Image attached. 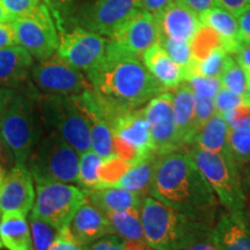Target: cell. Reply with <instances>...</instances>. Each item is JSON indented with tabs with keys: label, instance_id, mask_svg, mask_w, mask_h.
Returning <instances> with one entry per match:
<instances>
[{
	"label": "cell",
	"instance_id": "17",
	"mask_svg": "<svg viewBox=\"0 0 250 250\" xmlns=\"http://www.w3.org/2000/svg\"><path fill=\"white\" fill-rule=\"evenodd\" d=\"M112 136L138 149L144 155L154 153V144L144 108L134 109L121 115L110 125Z\"/></svg>",
	"mask_w": 250,
	"mask_h": 250
},
{
	"label": "cell",
	"instance_id": "42",
	"mask_svg": "<svg viewBox=\"0 0 250 250\" xmlns=\"http://www.w3.org/2000/svg\"><path fill=\"white\" fill-rule=\"evenodd\" d=\"M85 247L77 242L76 239L72 236L70 227H65L59 232L58 236L48 250H85Z\"/></svg>",
	"mask_w": 250,
	"mask_h": 250
},
{
	"label": "cell",
	"instance_id": "25",
	"mask_svg": "<svg viewBox=\"0 0 250 250\" xmlns=\"http://www.w3.org/2000/svg\"><path fill=\"white\" fill-rule=\"evenodd\" d=\"M202 24L208 26L223 37L225 50L228 55H234L242 42L240 37V28L236 17L225 9L223 6H217L199 15Z\"/></svg>",
	"mask_w": 250,
	"mask_h": 250
},
{
	"label": "cell",
	"instance_id": "8",
	"mask_svg": "<svg viewBox=\"0 0 250 250\" xmlns=\"http://www.w3.org/2000/svg\"><path fill=\"white\" fill-rule=\"evenodd\" d=\"M86 199L85 189L71 183H36L35 203L30 214L62 230L70 227L72 218Z\"/></svg>",
	"mask_w": 250,
	"mask_h": 250
},
{
	"label": "cell",
	"instance_id": "58",
	"mask_svg": "<svg viewBox=\"0 0 250 250\" xmlns=\"http://www.w3.org/2000/svg\"><path fill=\"white\" fill-rule=\"evenodd\" d=\"M5 179H6V169L1 165H0V188H1Z\"/></svg>",
	"mask_w": 250,
	"mask_h": 250
},
{
	"label": "cell",
	"instance_id": "30",
	"mask_svg": "<svg viewBox=\"0 0 250 250\" xmlns=\"http://www.w3.org/2000/svg\"><path fill=\"white\" fill-rule=\"evenodd\" d=\"M223 155L234 162L239 169L250 164V132L229 127L226 152Z\"/></svg>",
	"mask_w": 250,
	"mask_h": 250
},
{
	"label": "cell",
	"instance_id": "7",
	"mask_svg": "<svg viewBox=\"0 0 250 250\" xmlns=\"http://www.w3.org/2000/svg\"><path fill=\"white\" fill-rule=\"evenodd\" d=\"M140 218L146 241L155 250H174L197 223L151 195L143 198Z\"/></svg>",
	"mask_w": 250,
	"mask_h": 250
},
{
	"label": "cell",
	"instance_id": "36",
	"mask_svg": "<svg viewBox=\"0 0 250 250\" xmlns=\"http://www.w3.org/2000/svg\"><path fill=\"white\" fill-rule=\"evenodd\" d=\"M221 86L237 95H246L247 90V73L241 65L230 57L228 58L226 66L220 74Z\"/></svg>",
	"mask_w": 250,
	"mask_h": 250
},
{
	"label": "cell",
	"instance_id": "14",
	"mask_svg": "<svg viewBox=\"0 0 250 250\" xmlns=\"http://www.w3.org/2000/svg\"><path fill=\"white\" fill-rule=\"evenodd\" d=\"M110 40L123 51L143 58L145 51L159 43L160 31L154 15L143 9H137Z\"/></svg>",
	"mask_w": 250,
	"mask_h": 250
},
{
	"label": "cell",
	"instance_id": "38",
	"mask_svg": "<svg viewBox=\"0 0 250 250\" xmlns=\"http://www.w3.org/2000/svg\"><path fill=\"white\" fill-rule=\"evenodd\" d=\"M188 81L190 87L197 95H201L203 98L214 100L218 90L221 87L220 78L218 77H202V76H193Z\"/></svg>",
	"mask_w": 250,
	"mask_h": 250
},
{
	"label": "cell",
	"instance_id": "41",
	"mask_svg": "<svg viewBox=\"0 0 250 250\" xmlns=\"http://www.w3.org/2000/svg\"><path fill=\"white\" fill-rule=\"evenodd\" d=\"M85 250H124V239L117 234H107L87 245Z\"/></svg>",
	"mask_w": 250,
	"mask_h": 250
},
{
	"label": "cell",
	"instance_id": "59",
	"mask_svg": "<svg viewBox=\"0 0 250 250\" xmlns=\"http://www.w3.org/2000/svg\"><path fill=\"white\" fill-rule=\"evenodd\" d=\"M1 247H2V243H1V241H0V249H1Z\"/></svg>",
	"mask_w": 250,
	"mask_h": 250
},
{
	"label": "cell",
	"instance_id": "37",
	"mask_svg": "<svg viewBox=\"0 0 250 250\" xmlns=\"http://www.w3.org/2000/svg\"><path fill=\"white\" fill-rule=\"evenodd\" d=\"M159 43L167 51V54L170 56V58L175 62H177L183 68V71L186 70V67L190 64L192 59L190 43L184 42V41L173 40L166 36H160Z\"/></svg>",
	"mask_w": 250,
	"mask_h": 250
},
{
	"label": "cell",
	"instance_id": "46",
	"mask_svg": "<svg viewBox=\"0 0 250 250\" xmlns=\"http://www.w3.org/2000/svg\"><path fill=\"white\" fill-rule=\"evenodd\" d=\"M134 1L138 9H143L155 15L164 11L174 0H134Z\"/></svg>",
	"mask_w": 250,
	"mask_h": 250
},
{
	"label": "cell",
	"instance_id": "18",
	"mask_svg": "<svg viewBox=\"0 0 250 250\" xmlns=\"http://www.w3.org/2000/svg\"><path fill=\"white\" fill-rule=\"evenodd\" d=\"M33 56L21 45L0 49V88L20 89L27 85Z\"/></svg>",
	"mask_w": 250,
	"mask_h": 250
},
{
	"label": "cell",
	"instance_id": "50",
	"mask_svg": "<svg viewBox=\"0 0 250 250\" xmlns=\"http://www.w3.org/2000/svg\"><path fill=\"white\" fill-rule=\"evenodd\" d=\"M235 61L247 71H250V43L241 42L235 51Z\"/></svg>",
	"mask_w": 250,
	"mask_h": 250
},
{
	"label": "cell",
	"instance_id": "32",
	"mask_svg": "<svg viewBox=\"0 0 250 250\" xmlns=\"http://www.w3.org/2000/svg\"><path fill=\"white\" fill-rule=\"evenodd\" d=\"M192 59L202 61L217 49H225L224 40L213 28L202 24L190 42Z\"/></svg>",
	"mask_w": 250,
	"mask_h": 250
},
{
	"label": "cell",
	"instance_id": "2",
	"mask_svg": "<svg viewBox=\"0 0 250 250\" xmlns=\"http://www.w3.org/2000/svg\"><path fill=\"white\" fill-rule=\"evenodd\" d=\"M86 77L94 92L127 110L142 108L167 90L152 76L140 58L123 51L111 40L107 43L103 61L87 72Z\"/></svg>",
	"mask_w": 250,
	"mask_h": 250
},
{
	"label": "cell",
	"instance_id": "27",
	"mask_svg": "<svg viewBox=\"0 0 250 250\" xmlns=\"http://www.w3.org/2000/svg\"><path fill=\"white\" fill-rule=\"evenodd\" d=\"M159 156L160 155L156 153H152L138 164L131 166L130 169L112 187L123 188L130 191L142 193L143 196H147L154 180Z\"/></svg>",
	"mask_w": 250,
	"mask_h": 250
},
{
	"label": "cell",
	"instance_id": "22",
	"mask_svg": "<svg viewBox=\"0 0 250 250\" xmlns=\"http://www.w3.org/2000/svg\"><path fill=\"white\" fill-rule=\"evenodd\" d=\"M174 120L182 146L192 145L196 137L193 114H195V92L188 81H182L173 94Z\"/></svg>",
	"mask_w": 250,
	"mask_h": 250
},
{
	"label": "cell",
	"instance_id": "13",
	"mask_svg": "<svg viewBox=\"0 0 250 250\" xmlns=\"http://www.w3.org/2000/svg\"><path fill=\"white\" fill-rule=\"evenodd\" d=\"M148 121L156 154L164 155L182 147L174 120L173 94L164 92L153 98L144 107Z\"/></svg>",
	"mask_w": 250,
	"mask_h": 250
},
{
	"label": "cell",
	"instance_id": "56",
	"mask_svg": "<svg viewBox=\"0 0 250 250\" xmlns=\"http://www.w3.org/2000/svg\"><path fill=\"white\" fill-rule=\"evenodd\" d=\"M235 129H241V130H245V131H248V132H250V116L248 118H246V120L239 125V127H235Z\"/></svg>",
	"mask_w": 250,
	"mask_h": 250
},
{
	"label": "cell",
	"instance_id": "51",
	"mask_svg": "<svg viewBox=\"0 0 250 250\" xmlns=\"http://www.w3.org/2000/svg\"><path fill=\"white\" fill-rule=\"evenodd\" d=\"M237 22H239L241 41L250 43V7L237 17Z\"/></svg>",
	"mask_w": 250,
	"mask_h": 250
},
{
	"label": "cell",
	"instance_id": "43",
	"mask_svg": "<svg viewBox=\"0 0 250 250\" xmlns=\"http://www.w3.org/2000/svg\"><path fill=\"white\" fill-rule=\"evenodd\" d=\"M0 1L4 5L6 11L14 19L29 13L40 4V0H0Z\"/></svg>",
	"mask_w": 250,
	"mask_h": 250
},
{
	"label": "cell",
	"instance_id": "39",
	"mask_svg": "<svg viewBox=\"0 0 250 250\" xmlns=\"http://www.w3.org/2000/svg\"><path fill=\"white\" fill-rule=\"evenodd\" d=\"M214 114V100L203 98V96L195 94V114H193V123H195L196 132H198Z\"/></svg>",
	"mask_w": 250,
	"mask_h": 250
},
{
	"label": "cell",
	"instance_id": "20",
	"mask_svg": "<svg viewBox=\"0 0 250 250\" xmlns=\"http://www.w3.org/2000/svg\"><path fill=\"white\" fill-rule=\"evenodd\" d=\"M92 89L74 96L78 104L83 109V114L87 118L90 131V142L92 149L95 153L105 159L114 155V136L107 122L103 120L100 112L96 109L95 102L93 99Z\"/></svg>",
	"mask_w": 250,
	"mask_h": 250
},
{
	"label": "cell",
	"instance_id": "26",
	"mask_svg": "<svg viewBox=\"0 0 250 250\" xmlns=\"http://www.w3.org/2000/svg\"><path fill=\"white\" fill-rule=\"evenodd\" d=\"M27 215L18 212L2 213L0 218V241L8 250H34Z\"/></svg>",
	"mask_w": 250,
	"mask_h": 250
},
{
	"label": "cell",
	"instance_id": "44",
	"mask_svg": "<svg viewBox=\"0 0 250 250\" xmlns=\"http://www.w3.org/2000/svg\"><path fill=\"white\" fill-rule=\"evenodd\" d=\"M223 116L226 120L228 126L239 127V125L250 116V105L248 103H243L241 105H237V107L227 110Z\"/></svg>",
	"mask_w": 250,
	"mask_h": 250
},
{
	"label": "cell",
	"instance_id": "62",
	"mask_svg": "<svg viewBox=\"0 0 250 250\" xmlns=\"http://www.w3.org/2000/svg\"><path fill=\"white\" fill-rule=\"evenodd\" d=\"M0 212H1V210H0Z\"/></svg>",
	"mask_w": 250,
	"mask_h": 250
},
{
	"label": "cell",
	"instance_id": "10",
	"mask_svg": "<svg viewBox=\"0 0 250 250\" xmlns=\"http://www.w3.org/2000/svg\"><path fill=\"white\" fill-rule=\"evenodd\" d=\"M19 45L23 46L33 58L45 61L56 55L59 37L54 19L45 4H39L33 11L12 21Z\"/></svg>",
	"mask_w": 250,
	"mask_h": 250
},
{
	"label": "cell",
	"instance_id": "28",
	"mask_svg": "<svg viewBox=\"0 0 250 250\" xmlns=\"http://www.w3.org/2000/svg\"><path fill=\"white\" fill-rule=\"evenodd\" d=\"M228 130L229 126L224 116L215 112L208 123L197 132L192 145L205 151L224 154L227 147Z\"/></svg>",
	"mask_w": 250,
	"mask_h": 250
},
{
	"label": "cell",
	"instance_id": "48",
	"mask_svg": "<svg viewBox=\"0 0 250 250\" xmlns=\"http://www.w3.org/2000/svg\"><path fill=\"white\" fill-rule=\"evenodd\" d=\"M220 6L237 18L250 7V0H218Z\"/></svg>",
	"mask_w": 250,
	"mask_h": 250
},
{
	"label": "cell",
	"instance_id": "24",
	"mask_svg": "<svg viewBox=\"0 0 250 250\" xmlns=\"http://www.w3.org/2000/svg\"><path fill=\"white\" fill-rule=\"evenodd\" d=\"M143 62L166 89L176 88L183 81V68L170 58L160 43L145 51Z\"/></svg>",
	"mask_w": 250,
	"mask_h": 250
},
{
	"label": "cell",
	"instance_id": "47",
	"mask_svg": "<svg viewBox=\"0 0 250 250\" xmlns=\"http://www.w3.org/2000/svg\"><path fill=\"white\" fill-rule=\"evenodd\" d=\"M181 2L195 12L198 17L208 9L220 6L218 0H181Z\"/></svg>",
	"mask_w": 250,
	"mask_h": 250
},
{
	"label": "cell",
	"instance_id": "52",
	"mask_svg": "<svg viewBox=\"0 0 250 250\" xmlns=\"http://www.w3.org/2000/svg\"><path fill=\"white\" fill-rule=\"evenodd\" d=\"M14 93L15 89L0 88V122H1L6 110H7V107L12 98H13Z\"/></svg>",
	"mask_w": 250,
	"mask_h": 250
},
{
	"label": "cell",
	"instance_id": "60",
	"mask_svg": "<svg viewBox=\"0 0 250 250\" xmlns=\"http://www.w3.org/2000/svg\"><path fill=\"white\" fill-rule=\"evenodd\" d=\"M245 71L247 72V73H249V74H250V71H247V70H245Z\"/></svg>",
	"mask_w": 250,
	"mask_h": 250
},
{
	"label": "cell",
	"instance_id": "11",
	"mask_svg": "<svg viewBox=\"0 0 250 250\" xmlns=\"http://www.w3.org/2000/svg\"><path fill=\"white\" fill-rule=\"evenodd\" d=\"M30 78L42 94L58 96H77L92 89L83 71L72 66L56 54L33 65Z\"/></svg>",
	"mask_w": 250,
	"mask_h": 250
},
{
	"label": "cell",
	"instance_id": "1",
	"mask_svg": "<svg viewBox=\"0 0 250 250\" xmlns=\"http://www.w3.org/2000/svg\"><path fill=\"white\" fill-rule=\"evenodd\" d=\"M149 195L192 220L213 226L219 199L189 154L159 156Z\"/></svg>",
	"mask_w": 250,
	"mask_h": 250
},
{
	"label": "cell",
	"instance_id": "21",
	"mask_svg": "<svg viewBox=\"0 0 250 250\" xmlns=\"http://www.w3.org/2000/svg\"><path fill=\"white\" fill-rule=\"evenodd\" d=\"M213 236L219 250H250V228L245 213H221L213 225Z\"/></svg>",
	"mask_w": 250,
	"mask_h": 250
},
{
	"label": "cell",
	"instance_id": "15",
	"mask_svg": "<svg viewBox=\"0 0 250 250\" xmlns=\"http://www.w3.org/2000/svg\"><path fill=\"white\" fill-rule=\"evenodd\" d=\"M35 197L34 179L26 165L15 164L0 188V210L2 213L18 212L28 215Z\"/></svg>",
	"mask_w": 250,
	"mask_h": 250
},
{
	"label": "cell",
	"instance_id": "29",
	"mask_svg": "<svg viewBox=\"0 0 250 250\" xmlns=\"http://www.w3.org/2000/svg\"><path fill=\"white\" fill-rule=\"evenodd\" d=\"M105 215L110 223L112 233L117 234L125 241H146L142 218H140V210L138 208L105 212Z\"/></svg>",
	"mask_w": 250,
	"mask_h": 250
},
{
	"label": "cell",
	"instance_id": "53",
	"mask_svg": "<svg viewBox=\"0 0 250 250\" xmlns=\"http://www.w3.org/2000/svg\"><path fill=\"white\" fill-rule=\"evenodd\" d=\"M241 183H242L243 192H245L246 208L247 206H249L250 208V164L246 165L245 167H242Z\"/></svg>",
	"mask_w": 250,
	"mask_h": 250
},
{
	"label": "cell",
	"instance_id": "5",
	"mask_svg": "<svg viewBox=\"0 0 250 250\" xmlns=\"http://www.w3.org/2000/svg\"><path fill=\"white\" fill-rule=\"evenodd\" d=\"M79 155L61 136L44 132L31 151L26 167L36 183H78Z\"/></svg>",
	"mask_w": 250,
	"mask_h": 250
},
{
	"label": "cell",
	"instance_id": "34",
	"mask_svg": "<svg viewBox=\"0 0 250 250\" xmlns=\"http://www.w3.org/2000/svg\"><path fill=\"white\" fill-rule=\"evenodd\" d=\"M29 227L34 250H48L61 230L48 221L29 214Z\"/></svg>",
	"mask_w": 250,
	"mask_h": 250
},
{
	"label": "cell",
	"instance_id": "54",
	"mask_svg": "<svg viewBox=\"0 0 250 250\" xmlns=\"http://www.w3.org/2000/svg\"><path fill=\"white\" fill-rule=\"evenodd\" d=\"M124 250H155L146 241H125L124 240Z\"/></svg>",
	"mask_w": 250,
	"mask_h": 250
},
{
	"label": "cell",
	"instance_id": "33",
	"mask_svg": "<svg viewBox=\"0 0 250 250\" xmlns=\"http://www.w3.org/2000/svg\"><path fill=\"white\" fill-rule=\"evenodd\" d=\"M103 158L93 149H89L79 156V174L78 184L83 189H95L99 187L98 170Z\"/></svg>",
	"mask_w": 250,
	"mask_h": 250
},
{
	"label": "cell",
	"instance_id": "35",
	"mask_svg": "<svg viewBox=\"0 0 250 250\" xmlns=\"http://www.w3.org/2000/svg\"><path fill=\"white\" fill-rule=\"evenodd\" d=\"M131 165L120 156L114 154L109 158L103 159L102 164L100 165L99 175V187H112L123 175L130 169Z\"/></svg>",
	"mask_w": 250,
	"mask_h": 250
},
{
	"label": "cell",
	"instance_id": "3",
	"mask_svg": "<svg viewBox=\"0 0 250 250\" xmlns=\"http://www.w3.org/2000/svg\"><path fill=\"white\" fill-rule=\"evenodd\" d=\"M35 88L26 85L15 90L0 122V133L13 153L15 164L19 165H26L43 134Z\"/></svg>",
	"mask_w": 250,
	"mask_h": 250
},
{
	"label": "cell",
	"instance_id": "45",
	"mask_svg": "<svg viewBox=\"0 0 250 250\" xmlns=\"http://www.w3.org/2000/svg\"><path fill=\"white\" fill-rule=\"evenodd\" d=\"M19 45V41L12 22L0 23V49Z\"/></svg>",
	"mask_w": 250,
	"mask_h": 250
},
{
	"label": "cell",
	"instance_id": "61",
	"mask_svg": "<svg viewBox=\"0 0 250 250\" xmlns=\"http://www.w3.org/2000/svg\"><path fill=\"white\" fill-rule=\"evenodd\" d=\"M174 1H180L181 2V0H174Z\"/></svg>",
	"mask_w": 250,
	"mask_h": 250
},
{
	"label": "cell",
	"instance_id": "12",
	"mask_svg": "<svg viewBox=\"0 0 250 250\" xmlns=\"http://www.w3.org/2000/svg\"><path fill=\"white\" fill-rule=\"evenodd\" d=\"M107 43L102 35L76 27L61 31L57 55L72 66L87 73L103 61Z\"/></svg>",
	"mask_w": 250,
	"mask_h": 250
},
{
	"label": "cell",
	"instance_id": "9",
	"mask_svg": "<svg viewBox=\"0 0 250 250\" xmlns=\"http://www.w3.org/2000/svg\"><path fill=\"white\" fill-rule=\"evenodd\" d=\"M137 9L134 0H85L66 11L76 27L111 39Z\"/></svg>",
	"mask_w": 250,
	"mask_h": 250
},
{
	"label": "cell",
	"instance_id": "49",
	"mask_svg": "<svg viewBox=\"0 0 250 250\" xmlns=\"http://www.w3.org/2000/svg\"><path fill=\"white\" fill-rule=\"evenodd\" d=\"M0 165H1L6 170L12 169L15 165L13 153L9 149L7 144L5 143L1 133H0Z\"/></svg>",
	"mask_w": 250,
	"mask_h": 250
},
{
	"label": "cell",
	"instance_id": "23",
	"mask_svg": "<svg viewBox=\"0 0 250 250\" xmlns=\"http://www.w3.org/2000/svg\"><path fill=\"white\" fill-rule=\"evenodd\" d=\"M87 201L95 205L102 212L127 211L142 208V193L130 191L123 188L104 187L95 189H85Z\"/></svg>",
	"mask_w": 250,
	"mask_h": 250
},
{
	"label": "cell",
	"instance_id": "6",
	"mask_svg": "<svg viewBox=\"0 0 250 250\" xmlns=\"http://www.w3.org/2000/svg\"><path fill=\"white\" fill-rule=\"evenodd\" d=\"M188 154L195 161L226 211L245 213L246 198L241 183V171L235 164L220 153L205 151L195 145L188 151Z\"/></svg>",
	"mask_w": 250,
	"mask_h": 250
},
{
	"label": "cell",
	"instance_id": "16",
	"mask_svg": "<svg viewBox=\"0 0 250 250\" xmlns=\"http://www.w3.org/2000/svg\"><path fill=\"white\" fill-rule=\"evenodd\" d=\"M154 18L160 36L189 43L202 27L198 15L180 1H173Z\"/></svg>",
	"mask_w": 250,
	"mask_h": 250
},
{
	"label": "cell",
	"instance_id": "40",
	"mask_svg": "<svg viewBox=\"0 0 250 250\" xmlns=\"http://www.w3.org/2000/svg\"><path fill=\"white\" fill-rule=\"evenodd\" d=\"M243 103H248L246 100V96L237 95V94L230 92V90L221 86L214 98L215 112L223 116L227 110L237 107V105H241Z\"/></svg>",
	"mask_w": 250,
	"mask_h": 250
},
{
	"label": "cell",
	"instance_id": "55",
	"mask_svg": "<svg viewBox=\"0 0 250 250\" xmlns=\"http://www.w3.org/2000/svg\"><path fill=\"white\" fill-rule=\"evenodd\" d=\"M14 20V18L12 17L11 14L6 11V8L4 7V5L1 4L0 1V23L1 22H12Z\"/></svg>",
	"mask_w": 250,
	"mask_h": 250
},
{
	"label": "cell",
	"instance_id": "4",
	"mask_svg": "<svg viewBox=\"0 0 250 250\" xmlns=\"http://www.w3.org/2000/svg\"><path fill=\"white\" fill-rule=\"evenodd\" d=\"M37 110L44 132L61 136L79 154L92 149L88 122L74 96L41 94Z\"/></svg>",
	"mask_w": 250,
	"mask_h": 250
},
{
	"label": "cell",
	"instance_id": "31",
	"mask_svg": "<svg viewBox=\"0 0 250 250\" xmlns=\"http://www.w3.org/2000/svg\"><path fill=\"white\" fill-rule=\"evenodd\" d=\"M174 250H219L213 226L197 221Z\"/></svg>",
	"mask_w": 250,
	"mask_h": 250
},
{
	"label": "cell",
	"instance_id": "57",
	"mask_svg": "<svg viewBox=\"0 0 250 250\" xmlns=\"http://www.w3.org/2000/svg\"><path fill=\"white\" fill-rule=\"evenodd\" d=\"M247 73V72H246ZM246 100L250 105V74L247 73V90H246Z\"/></svg>",
	"mask_w": 250,
	"mask_h": 250
},
{
	"label": "cell",
	"instance_id": "19",
	"mask_svg": "<svg viewBox=\"0 0 250 250\" xmlns=\"http://www.w3.org/2000/svg\"><path fill=\"white\" fill-rule=\"evenodd\" d=\"M70 230L76 241L83 246L89 245L107 234H114L104 212L87 199L72 218Z\"/></svg>",
	"mask_w": 250,
	"mask_h": 250
}]
</instances>
